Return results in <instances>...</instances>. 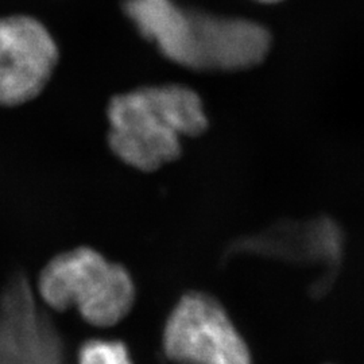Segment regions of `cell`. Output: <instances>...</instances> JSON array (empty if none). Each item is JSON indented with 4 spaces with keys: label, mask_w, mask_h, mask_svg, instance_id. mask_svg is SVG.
I'll list each match as a JSON object with an SVG mask.
<instances>
[{
    "label": "cell",
    "mask_w": 364,
    "mask_h": 364,
    "mask_svg": "<svg viewBox=\"0 0 364 364\" xmlns=\"http://www.w3.org/2000/svg\"><path fill=\"white\" fill-rule=\"evenodd\" d=\"M138 33L177 65L196 72H240L269 55V28L243 18L188 10L173 0H123Z\"/></svg>",
    "instance_id": "6da1fadb"
},
{
    "label": "cell",
    "mask_w": 364,
    "mask_h": 364,
    "mask_svg": "<svg viewBox=\"0 0 364 364\" xmlns=\"http://www.w3.org/2000/svg\"><path fill=\"white\" fill-rule=\"evenodd\" d=\"M107 141L114 156L146 173L178 159L182 138L200 136L209 126L198 93L178 84L117 95L107 107Z\"/></svg>",
    "instance_id": "7a4b0ae2"
},
{
    "label": "cell",
    "mask_w": 364,
    "mask_h": 364,
    "mask_svg": "<svg viewBox=\"0 0 364 364\" xmlns=\"http://www.w3.org/2000/svg\"><path fill=\"white\" fill-rule=\"evenodd\" d=\"M38 294L53 311L77 309L92 326L111 328L130 313L135 285L129 270L92 247L65 251L39 274Z\"/></svg>",
    "instance_id": "3957f363"
},
{
    "label": "cell",
    "mask_w": 364,
    "mask_h": 364,
    "mask_svg": "<svg viewBox=\"0 0 364 364\" xmlns=\"http://www.w3.org/2000/svg\"><path fill=\"white\" fill-rule=\"evenodd\" d=\"M162 347L177 364H252L246 340L220 301L204 291L185 293L165 323Z\"/></svg>",
    "instance_id": "277c9868"
},
{
    "label": "cell",
    "mask_w": 364,
    "mask_h": 364,
    "mask_svg": "<svg viewBox=\"0 0 364 364\" xmlns=\"http://www.w3.org/2000/svg\"><path fill=\"white\" fill-rule=\"evenodd\" d=\"M60 52L38 19L0 18V105L16 107L38 97L52 78Z\"/></svg>",
    "instance_id": "5b68a950"
},
{
    "label": "cell",
    "mask_w": 364,
    "mask_h": 364,
    "mask_svg": "<svg viewBox=\"0 0 364 364\" xmlns=\"http://www.w3.org/2000/svg\"><path fill=\"white\" fill-rule=\"evenodd\" d=\"M0 364H66L65 341L22 274L0 296Z\"/></svg>",
    "instance_id": "8992f818"
},
{
    "label": "cell",
    "mask_w": 364,
    "mask_h": 364,
    "mask_svg": "<svg viewBox=\"0 0 364 364\" xmlns=\"http://www.w3.org/2000/svg\"><path fill=\"white\" fill-rule=\"evenodd\" d=\"M343 248L338 225L323 218L306 224L282 221L262 234L236 239L225 250V258L251 254L290 262L318 260L336 266Z\"/></svg>",
    "instance_id": "52a82bcc"
},
{
    "label": "cell",
    "mask_w": 364,
    "mask_h": 364,
    "mask_svg": "<svg viewBox=\"0 0 364 364\" xmlns=\"http://www.w3.org/2000/svg\"><path fill=\"white\" fill-rule=\"evenodd\" d=\"M78 364H134L126 343L108 338H90L77 353Z\"/></svg>",
    "instance_id": "ba28073f"
},
{
    "label": "cell",
    "mask_w": 364,
    "mask_h": 364,
    "mask_svg": "<svg viewBox=\"0 0 364 364\" xmlns=\"http://www.w3.org/2000/svg\"><path fill=\"white\" fill-rule=\"evenodd\" d=\"M255 1H259V3H267V4H273V3H278V1H282V0H255Z\"/></svg>",
    "instance_id": "9c48e42d"
}]
</instances>
